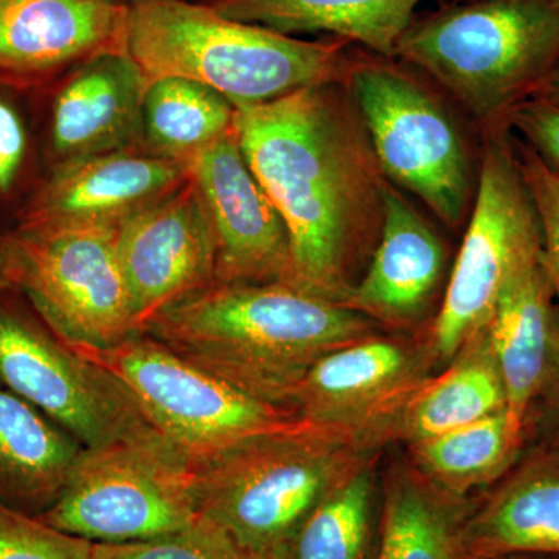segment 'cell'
<instances>
[{"instance_id":"cell-1","label":"cell","mask_w":559,"mask_h":559,"mask_svg":"<svg viewBox=\"0 0 559 559\" xmlns=\"http://www.w3.org/2000/svg\"><path fill=\"white\" fill-rule=\"evenodd\" d=\"M234 135L285 221L293 285L344 304L380 238L388 186L349 92L319 84L237 108Z\"/></svg>"},{"instance_id":"cell-2","label":"cell","mask_w":559,"mask_h":559,"mask_svg":"<svg viewBox=\"0 0 559 559\" xmlns=\"http://www.w3.org/2000/svg\"><path fill=\"white\" fill-rule=\"evenodd\" d=\"M143 333L250 395L288 407L290 390L320 358L373 336L377 322L289 283H212L159 312Z\"/></svg>"},{"instance_id":"cell-3","label":"cell","mask_w":559,"mask_h":559,"mask_svg":"<svg viewBox=\"0 0 559 559\" xmlns=\"http://www.w3.org/2000/svg\"><path fill=\"white\" fill-rule=\"evenodd\" d=\"M395 441L382 429L322 425L242 441L198 471V521L263 559H283L316 506Z\"/></svg>"},{"instance_id":"cell-4","label":"cell","mask_w":559,"mask_h":559,"mask_svg":"<svg viewBox=\"0 0 559 559\" xmlns=\"http://www.w3.org/2000/svg\"><path fill=\"white\" fill-rule=\"evenodd\" d=\"M345 44L283 35L189 0H128L123 32V49L148 83L197 81L235 108L342 83L349 68Z\"/></svg>"},{"instance_id":"cell-5","label":"cell","mask_w":559,"mask_h":559,"mask_svg":"<svg viewBox=\"0 0 559 559\" xmlns=\"http://www.w3.org/2000/svg\"><path fill=\"white\" fill-rule=\"evenodd\" d=\"M393 58L428 73L476 119L506 127L559 66V0H471L404 32Z\"/></svg>"},{"instance_id":"cell-6","label":"cell","mask_w":559,"mask_h":559,"mask_svg":"<svg viewBox=\"0 0 559 559\" xmlns=\"http://www.w3.org/2000/svg\"><path fill=\"white\" fill-rule=\"evenodd\" d=\"M198 471L159 432L81 451L40 521L100 544L178 535L198 521Z\"/></svg>"},{"instance_id":"cell-7","label":"cell","mask_w":559,"mask_h":559,"mask_svg":"<svg viewBox=\"0 0 559 559\" xmlns=\"http://www.w3.org/2000/svg\"><path fill=\"white\" fill-rule=\"evenodd\" d=\"M72 348L130 390L153 428L194 466L301 419L288 407L257 399L190 362L143 331L116 347Z\"/></svg>"},{"instance_id":"cell-8","label":"cell","mask_w":559,"mask_h":559,"mask_svg":"<svg viewBox=\"0 0 559 559\" xmlns=\"http://www.w3.org/2000/svg\"><path fill=\"white\" fill-rule=\"evenodd\" d=\"M117 230L20 223L3 237L13 289L70 347H116L139 333Z\"/></svg>"},{"instance_id":"cell-9","label":"cell","mask_w":559,"mask_h":559,"mask_svg":"<svg viewBox=\"0 0 559 559\" xmlns=\"http://www.w3.org/2000/svg\"><path fill=\"white\" fill-rule=\"evenodd\" d=\"M468 229L428 344L437 364L487 329L507 283L543 253L535 205L506 127L489 134L481 156Z\"/></svg>"},{"instance_id":"cell-10","label":"cell","mask_w":559,"mask_h":559,"mask_svg":"<svg viewBox=\"0 0 559 559\" xmlns=\"http://www.w3.org/2000/svg\"><path fill=\"white\" fill-rule=\"evenodd\" d=\"M345 80L384 176L459 226L469 207V164L443 106L392 62H349Z\"/></svg>"},{"instance_id":"cell-11","label":"cell","mask_w":559,"mask_h":559,"mask_svg":"<svg viewBox=\"0 0 559 559\" xmlns=\"http://www.w3.org/2000/svg\"><path fill=\"white\" fill-rule=\"evenodd\" d=\"M10 293V290H9ZM0 294V384L86 450L157 432L130 390Z\"/></svg>"},{"instance_id":"cell-12","label":"cell","mask_w":559,"mask_h":559,"mask_svg":"<svg viewBox=\"0 0 559 559\" xmlns=\"http://www.w3.org/2000/svg\"><path fill=\"white\" fill-rule=\"evenodd\" d=\"M428 341L366 337L329 353L290 390L288 407L322 425L382 429L396 419L436 366Z\"/></svg>"},{"instance_id":"cell-13","label":"cell","mask_w":559,"mask_h":559,"mask_svg":"<svg viewBox=\"0 0 559 559\" xmlns=\"http://www.w3.org/2000/svg\"><path fill=\"white\" fill-rule=\"evenodd\" d=\"M117 255L139 333L159 312L215 283V238L191 178L121 224Z\"/></svg>"},{"instance_id":"cell-14","label":"cell","mask_w":559,"mask_h":559,"mask_svg":"<svg viewBox=\"0 0 559 559\" xmlns=\"http://www.w3.org/2000/svg\"><path fill=\"white\" fill-rule=\"evenodd\" d=\"M189 170L215 238V283L293 285L285 221L250 170L234 132Z\"/></svg>"},{"instance_id":"cell-15","label":"cell","mask_w":559,"mask_h":559,"mask_svg":"<svg viewBox=\"0 0 559 559\" xmlns=\"http://www.w3.org/2000/svg\"><path fill=\"white\" fill-rule=\"evenodd\" d=\"M189 178V168L140 146L87 157L51 168L22 210L21 223L120 227Z\"/></svg>"},{"instance_id":"cell-16","label":"cell","mask_w":559,"mask_h":559,"mask_svg":"<svg viewBox=\"0 0 559 559\" xmlns=\"http://www.w3.org/2000/svg\"><path fill=\"white\" fill-rule=\"evenodd\" d=\"M146 87L148 81L123 47L70 69L50 106L51 168L139 148Z\"/></svg>"},{"instance_id":"cell-17","label":"cell","mask_w":559,"mask_h":559,"mask_svg":"<svg viewBox=\"0 0 559 559\" xmlns=\"http://www.w3.org/2000/svg\"><path fill=\"white\" fill-rule=\"evenodd\" d=\"M128 0H0V81L38 83L123 47Z\"/></svg>"},{"instance_id":"cell-18","label":"cell","mask_w":559,"mask_h":559,"mask_svg":"<svg viewBox=\"0 0 559 559\" xmlns=\"http://www.w3.org/2000/svg\"><path fill=\"white\" fill-rule=\"evenodd\" d=\"M485 331L507 409L525 428L530 412L559 401V305L543 253L507 283Z\"/></svg>"},{"instance_id":"cell-19","label":"cell","mask_w":559,"mask_h":559,"mask_svg":"<svg viewBox=\"0 0 559 559\" xmlns=\"http://www.w3.org/2000/svg\"><path fill=\"white\" fill-rule=\"evenodd\" d=\"M444 267L443 242L409 202L385 186L380 238L345 299L374 322L411 325L428 310Z\"/></svg>"},{"instance_id":"cell-20","label":"cell","mask_w":559,"mask_h":559,"mask_svg":"<svg viewBox=\"0 0 559 559\" xmlns=\"http://www.w3.org/2000/svg\"><path fill=\"white\" fill-rule=\"evenodd\" d=\"M463 559L559 555V451L527 448L462 528Z\"/></svg>"},{"instance_id":"cell-21","label":"cell","mask_w":559,"mask_h":559,"mask_svg":"<svg viewBox=\"0 0 559 559\" xmlns=\"http://www.w3.org/2000/svg\"><path fill=\"white\" fill-rule=\"evenodd\" d=\"M79 441L0 384V500L28 514L50 509L79 460Z\"/></svg>"},{"instance_id":"cell-22","label":"cell","mask_w":559,"mask_h":559,"mask_svg":"<svg viewBox=\"0 0 559 559\" xmlns=\"http://www.w3.org/2000/svg\"><path fill=\"white\" fill-rule=\"evenodd\" d=\"M423 0H209L230 20L283 35L329 33L393 58Z\"/></svg>"},{"instance_id":"cell-23","label":"cell","mask_w":559,"mask_h":559,"mask_svg":"<svg viewBox=\"0 0 559 559\" xmlns=\"http://www.w3.org/2000/svg\"><path fill=\"white\" fill-rule=\"evenodd\" d=\"M507 409V390L487 331L471 337L448 369L430 377L396 419L407 444L450 432Z\"/></svg>"},{"instance_id":"cell-24","label":"cell","mask_w":559,"mask_h":559,"mask_svg":"<svg viewBox=\"0 0 559 559\" xmlns=\"http://www.w3.org/2000/svg\"><path fill=\"white\" fill-rule=\"evenodd\" d=\"M411 466L433 488L466 500L498 484L525 452V428L509 409L450 432L407 444Z\"/></svg>"},{"instance_id":"cell-25","label":"cell","mask_w":559,"mask_h":559,"mask_svg":"<svg viewBox=\"0 0 559 559\" xmlns=\"http://www.w3.org/2000/svg\"><path fill=\"white\" fill-rule=\"evenodd\" d=\"M468 499L443 495L409 466H395L384 484L374 559H463Z\"/></svg>"},{"instance_id":"cell-26","label":"cell","mask_w":559,"mask_h":559,"mask_svg":"<svg viewBox=\"0 0 559 559\" xmlns=\"http://www.w3.org/2000/svg\"><path fill=\"white\" fill-rule=\"evenodd\" d=\"M235 108L218 92L178 76L150 81L142 106L140 148L190 168L234 132Z\"/></svg>"},{"instance_id":"cell-27","label":"cell","mask_w":559,"mask_h":559,"mask_svg":"<svg viewBox=\"0 0 559 559\" xmlns=\"http://www.w3.org/2000/svg\"><path fill=\"white\" fill-rule=\"evenodd\" d=\"M377 462L331 489L290 540L283 559H374L380 539Z\"/></svg>"},{"instance_id":"cell-28","label":"cell","mask_w":559,"mask_h":559,"mask_svg":"<svg viewBox=\"0 0 559 559\" xmlns=\"http://www.w3.org/2000/svg\"><path fill=\"white\" fill-rule=\"evenodd\" d=\"M94 547L0 500V559H94Z\"/></svg>"},{"instance_id":"cell-29","label":"cell","mask_w":559,"mask_h":559,"mask_svg":"<svg viewBox=\"0 0 559 559\" xmlns=\"http://www.w3.org/2000/svg\"><path fill=\"white\" fill-rule=\"evenodd\" d=\"M543 235V257L559 305V168L525 142L511 138Z\"/></svg>"},{"instance_id":"cell-30","label":"cell","mask_w":559,"mask_h":559,"mask_svg":"<svg viewBox=\"0 0 559 559\" xmlns=\"http://www.w3.org/2000/svg\"><path fill=\"white\" fill-rule=\"evenodd\" d=\"M94 559H263L235 546L218 533L194 524L178 535L143 543H95Z\"/></svg>"},{"instance_id":"cell-31","label":"cell","mask_w":559,"mask_h":559,"mask_svg":"<svg viewBox=\"0 0 559 559\" xmlns=\"http://www.w3.org/2000/svg\"><path fill=\"white\" fill-rule=\"evenodd\" d=\"M31 159V132L10 84L0 81V201L20 189Z\"/></svg>"},{"instance_id":"cell-32","label":"cell","mask_w":559,"mask_h":559,"mask_svg":"<svg viewBox=\"0 0 559 559\" xmlns=\"http://www.w3.org/2000/svg\"><path fill=\"white\" fill-rule=\"evenodd\" d=\"M506 127L513 128L524 142L532 146L543 159L559 168V105L544 98H530L522 103Z\"/></svg>"},{"instance_id":"cell-33","label":"cell","mask_w":559,"mask_h":559,"mask_svg":"<svg viewBox=\"0 0 559 559\" xmlns=\"http://www.w3.org/2000/svg\"><path fill=\"white\" fill-rule=\"evenodd\" d=\"M527 448L559 451V401L530 412L525 419V450Z\"/></svg>"},{"instance_id":"cell-34","label":"cell","mask_w":559,"mask_h":559,"mask_svg":"<svg viewBox=\"0 0 559 559\" xmlns=\"http://www.w3.org/2000/svg\"><path fill=\"white\" fill-rule=\"evenodd\" d=\"M13 290L9 274V255H7V246L3 237L0 238V294Z\"/></svg>"},{"instance_id":"cell-35","label":"cell","mask_w":559,"mask_h":559,"mask_svg":"<svg viewBox=\"0 0 559 559\" xmlns=\"http://www.w3.org/2000/svg\"><path fill=\"white\" fill-rule=\"evenodd\" d=\"M535 98H544V100H549L559 105V66L557 70L551 73L549 81H547L543 91L539 92L538 97Z\"/></svg>"},{"instance_id":"cell-36","label":"cell","mask_w":559,"mask_h":559,"mask_svg":"<svg viewBox=\"0 0 559 559\" xmlns=\"http://www.w3.org/2000/svg\"><path fill=\"white\" fill-rule=\"evenodd\" d=\"M487 559H559V555H546V554H509L499 555V557H492Z\"/></svg>"}]
</instances>
